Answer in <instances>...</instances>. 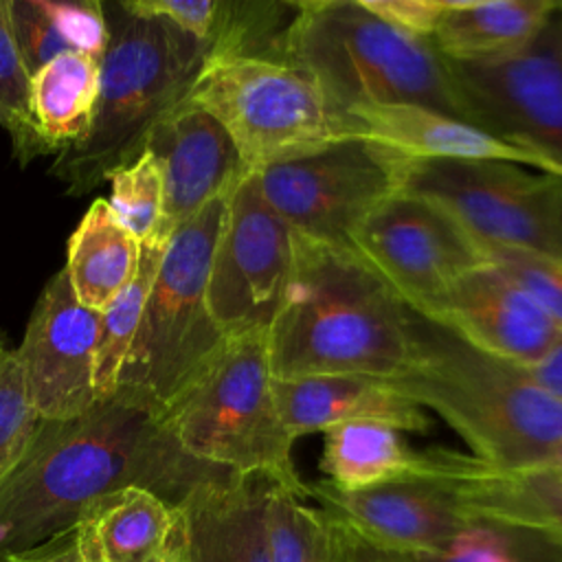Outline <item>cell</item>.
<instances>
[{"label":"cell","mask_w":562,"mask_h":562,"mask_svg":"<svg viewBox=\"0 0 562 562\" xmlns=\"http://www.w3.org/2000/svg\"><path fill=\"white\" fill-rule=\"evenodd\" d=\"M349 248L419 314L485 263L481 244L441 204L402 189L364 220Z\"/></svg>","instance_id":"7c38bea8"},{"label":"cell","mask_w":562,"mask_h":562,"mask_svg":"<svg viewBox=\"0 0 562 562\" xmlns=\"http://www.w3.org/2000/svg\"><path fill=\"white\" fill-rule=\"evenodd\" d=\"M75 529L90 562H189L182 509L143 487L97 498Z\"/></svg>","instance_id":"44dd1931"},{"label":"cell","mask_w":562,"mask_h":562,"mask_svg":"<svg viewBox=\"0 0 562 562\" xmlns=\"http://www.w3.org/2000/svg\"><path fill=\"white\" fill-rule=\"evenodd\" d=\"M0 562H90V560L81 549L77 529L70 527L35 547L9 553L0 558Z\"/></svg>","instance_id":"8d00e7d4"},{"label":"cell","mask_w":562,"mask_h":562,"mask_svg":"<svg viewBox=\"0 0 562 562\" xmlns=\"http://www.w3.org/2000/svg\"><path fill=\"white\" fill-rule=\"evenodd\" d=\"M226 200L209 202L169 237L116 391L165 411L226 340L209 310V274Z\"/></svg>","instance_id":"52a82bcc"},{"label":"cell","mask_w":562,"mask_h":562,"mask_svg":"<svg viewBox=\"0 0 562 562\" xmlns=\"http://www.w3.org/2000/svg\"><path fill=\"white\" fill-rule=\"evenodd\" d=\"M274 380L402 371L411 307L349 248L294 233V261L266 329Z\"/></svg>","instance_id":"7a4b0ae2"},{"label":"cell","mask_w":562,"mask_h":562,"mask_svg":"<svg viewBox=\"0 0 562 562\" xmlns=\"http://www.w3.org/2000/svg\"><path fill=\"white\" fill-rule=\"evenodd\" d=\"M419 476L443 483L476 516L518 522L562 540V474L547 468L505 470L448 448L419 450Z\"/></svg>","instance_id":"d6986e66"},{"label":"cell","mask_w":562,"mask_h":562,"mask_svg":"<svg viewBox=\"0 0 562 562\" xmlns=\"http://www.w3.org/2000/svg\"><path fill=\"white\" fill-rule=\"evenodd\" d=\"M345 132L369 138L408 162L492 160L562 178V171L542 156L509 145L463 119L419 103H386L353 110L345 116Z\"/></svg>","instance_id":"ac0fdd59"},{"label":"cell","mask_w":562,"mask_h":562,"mask_svg":"<svg viewBox=\"0 0 562 562\" xmlns=\"http://www.w3.org/2000/svg\"><path fill=\"white\" fill-rule=\"evenodd\" d=\"M443 419L472 457L505 470L538 468L562 441V402L531 373L411 310V349L386 380Z\"/></svg>","instance_id":"3957f363"},{"label":"cell","mask_w":562,"mask_h":562,"mask_svg":"<svg viewBox=\"0 0 562 562\" xmlns=\"http://www.w3.org/2000/svg\"><path fill=\"white\" fill-rule=\"evenodd\" d=\"M103 9L110 37L92 121L50 167L70 195L97 189L112 171L134 162L149 132L182 103L206 59V44L167 20L134 15L121 0Z\"/></svg>","instance_id":"277c9868"},{"label":"cell","mask_w":562,"mask_h":562,"mask_svg":"<svg viewBox=\"0 0 562 562\" xmlns=\"http://www.w3.org/2000/svg\"><path fill=\"white\" fill-rule=\"evenodd\" d=\"M167 244H140V261L132 281L101 312L97 358H94V393L97 400H108L116 393L121 367L134 345L143 312L158 274Z\"/></svg>","instance_id":"83f0119b"},{"label":"cell","mask_w":562,"mask_h":562,"mask_svg":"<svg viewBox=\"0 0 562 562\" xmlns=\"http://www.w3.org/2000/svg\"><path fill=\"white\" fill-rule=\"evenodd\" d=\"M349 562H408V558L404 553L382 549L349 529Z\"/></svg>","instance_id":"f35d334b"},{"label":"cell","mask_w":562,"mask_h":562,"mask_svg":"<svg viewBox=\"0 0 562 562\" xmlns=\"http://www.w3.org/2000/svg\"><path fill=\"white\" fill-rule=\"evenodd\" d=\"M283 64L318 88L342 125L349 112L386 103H419L457 116L446 64L430 40L386 24L360 0L299 2Z\"/></svg>","instance_id":"5b68a950"},{"label":"cell","mask_w":562,"mask_h":562,"mask_svg":"<svg viewBox=\"0 0 562 562\" xmlns=\"http://www.w3.org/2000/svg\"><path fill=\"white\" fill-rule=\"evenodd\" d=\"M307 498L364 540L404 555L439 551L472 516L443 483L419 474L364 490L307 483Z\"/></svg>","instance_id":"9a60e30c"},{"label":"cell","mask_w":562,"mask_h":562,"mask_svg":"<svg viewBox=\"0 0 562 562\" xmlns=\"http://www.w3.org/2000/svg\"><path fill=\"white\" fill-rule=\"evenodd\" d=\"M404 158L353 134L255 171L266 202L303 237L351 246L356 231L402 189Z\"/></svg>","instance_id":"30bf717a"},{"label":"cell","mask_w":562,"mask_h":562,"mask_svg":"<svg viewBox=\"0 0 562 562\" xmlns=\"http://www.w3.org/2000/svg\"><path fill=\"white\" fill-rule=\"evenodd\" d=\"M274 395L285 428L294 439L325 432L349 422H382L402 432H428L430 415L371 375H314L274 380Z\"/></svg>","instance_id":"ffe728a7"},{"label":"cell","mask_w":562,"mask_h":562,"mask_svg":"<svg viewBox=\"0 0 562 562\" xmlns=\"http://www.w3.org/2000/svg\"><path fill=\"white\" fill-rule=\"evenodd\" d=\"M443 64L459 119L562 171V2H553L520 50L492 61Z\"/></svg>","instance_id":"8fae6325"},{"label":"cell","mask_w":562,"mask_h":562,"mask_svg":"<svg viewBox=\"0 0 562 562\" xmlns=\"http://www.w3.org/2000/svg\"><path fill=\"white\" fill-rule=\"evenodd\" d=\"M483 252L487 263L512 279L562 329V263L509 248H483Z\"/></svg>","instance_id":"836d02e7"},{"label":"cell","mask_w":562,"mask_h":562,"mask_svg":"<svg viewBox=\"0 0 562 562\" xmlns=\"http://www.w3.org/2000/svg\"><path fill=\"white\" fill-rule=\"evenodd\" d=\"M406 558L408 562H562V540L518 522L472 514L446 547Z\"/></svg>","instance_id":"f1b7e54d"},{"label":"cell","mask_w":562,"mask_h":562,"mask_svg":"<svg viewBox=\"0 0 562 562\" xmlns=\"http://www.w3.org/2000/svg\"><path fill=\"white\" fill-rule=\"evenodd\" d=\"M538 468H547V470H553V472L562 474V441L551 450V454H549V457L544 459V463L538 465Z\"/></svg>","instance_id":"ab89813d"},{"label":"cell","mask_w":562,"mask_h":562,"mask_svg":"<svg viewBox=\"0 0 562 562\" xmlns=\"http://www.w3.org/2000/svg\"><path fill=\"white\" fill-rule=\"evenodd\" d=\"M430 44L446 61L474 64L520 50L553 9L551 0H443Z\"/></svg>","instance_id":"603a6c76"},{"label":"cell","mask_w":562,"mask_h":562,"mask_svg":"<svg viewBox=\"0 0 562 562\" xmlns=\"http://www.w3.org/2000/svg\"><path fill=\"white\" fill-rule=\"evenodd\" d=\"M0 125L9 132L13 154L22 165L37 156L57 154L37 130L31 112V75L13 37L7 0H0Z\"/></svg>","instance_id":"4dcf8cb0"},{"label":"cell","mask_w":562,"mask_h":562,"mask_svg":"<svg viewBox=\"0 0 562 562\" xmlns=\"http://www.w3.org/2000/svg\"><path fill=\"white\" fill-rule=\"evenodd\" d=\"M402 191L441 204L483 248L562 263V178L512 162H404Z\"/></svg>","instance_id":"9c48e42d"},{"label":"cell","mask_w":562,"mask_h":562,"mask_svg":"<svg viewBox=\"0 0 562 562\" xmlns=\"http://www.w3.org/2000/svg\"><path fill=\"white\" fill-rule=\"evenodd\" d=\"M7 351H9V347H7V342H4V336L0 334V362H2V358H4Z\"/></svg>","instance_id":"60d3db41"},{"label":"cell","mask_w":562,"mask_h":562,"mask_svg":"<svg viewBox=\"0 0 562 562\" xmlns=\"http://www.w3.org/2000/svg\"><path fill=\"white\" fill-rule=\"evenodd\" d=\"M180 105L211 114L250 173L347 134L342 119L303 72L270 59H204Z\"/></svg>","instance_id":"ba28073f"},{"label":"cell","mask_w":562,"mask_h":562,"mask_svg":"<svg viewBox=\"0 0 562 562\" xmlns=\"http://www.w3.org/2000/svg\"><path fill=\"white\" fill-rule=\"evenodd\" d=\"M266 476L224 472L195 487L178 507L189 562H272L266 538Z\"/></svg>","instance_id":"7402d4cb"},{"label":"cell","mask_w":562,"mask_h":562,"mask_svg":"<svg viewBox=\"0 0 562 562\" xmlns=\"http://www.w3.org/2000/svg\"><path fill=\"white\" fill-rule=\"evenodd\" d=\"M422 316L525 369L538 364L562 338V329L487 261L463 274Z\"/></svg>","instance_id":"2e32d148"},{"label":"cell","mask_w":562,"mask_h":562,"mask_svg":"<svg viewBox=\"0 0 562 562\" xmlns=\"http://www.w3.org/2000/svg\"><path fill=\"white\" fill-rule=\"evenodd\" d=\"M42 419L31 408L15 349L0 362V485L22 461Z\"/></svg>","instance_id":"d6a6232c"},{"label":"cell","mask_w":562,"mask_h":562,"mask_svg":"<svg viewBox=\"0 0 562 562\" xmlns=\"http://www.w3.org/2000/svg\"><path fill=\"white\" fill-rule=\"evenodd\" d=\"M263 518L272 562H349V529L274 481L266 487Z\"/></svg>","instance_id":"4316f807"},{"label":"cell","mask_w":562,"mask_h":562,"mask_svg":"<svg viewBox=\"0 0 562 562\" xmlns=\"http://www.w3.org/2000/svg\"><path fill=\"white\" fill-rule=\"evenodd\" d=\"M182 450L235 474H259L307 498L294 437L274 395L266 331L226 336L209 364L165 408Z\"/></svg>","instance_id":"8992f818"},{"label":"cell","mask_w":562,"mask_h":562,"mask_svg":"<svg viewBox=\"0 0 562 562\" xmlns=\"http://www.w3.org/2000/svg\"><path fill=\"white\" fill-rule=\"evenodd\" d=\"M292 261L294 231L248 173L228 193L209 274V310L224 336L268 329Z\"/></svg>","instance_id":"4fadbf2b"},{"label":"cell","mask_w":562,"mask_h":562,"mask_svg":"<svg viewBox=\"0 0 562 562\" xmlns=\"http://www.w3.org/2000/svg\"><path fill=\"white\" fill-rule=\"evenodd\" d=\"M162 167L165 206L156 241L167 244L173 231L209 202L228 195L250 171L228 132L204 110L178 105L147 136Z\"/></svg>","instance_id":"e0dca14e"},{"label":"cell","mask_w":562,"mask_h":562,"mask_svg":"<svg viewBox=\"0 0 562 562\" xmlns=\"http://www.w3.org/2000/svg\"><path fill=\"white\" fill-rule=\"evenodd\" d=\"M527 371L531 373L540 389H544L551 397L562 402V338L538 364L529 367Z\"/></svg>","instance_id":"74e56055"},{"label":"cell","mask_w":562,"mask_h":562,"mask_svg":"<svg viewBox=\"0 0 562 562\" xmlns=\"http://www.w3.org/2000/svg\"><path fill=\"white\" fill-rule=\"evenodd\" d=\"M108 180L112 187L108 204L116 220L138 239V244L156 241L165 206L160 160L149 149H143L134 162L112 171Z\"/></svg>","instance_id":"1f68e13d"},{"label":"cell","mask_w":562,"mask_h":562,"mask_svg":"<svg viewBox=\"0 0 562 562\" xmlns=\"http://www.w3.org/2000/svg\"><path fill=\"white\" fill-rule=\"evenodd\" d=\"M138 261V239L116 220L105 198L94 200L68 239L64 272L77 301L103 312L132 281Z\"/></svg>","instance_id":"cb8c5ba5"},{"label":"cell","mask_w":562,"mask_h":562,"mask_svg":"<svg viewBox=\"0 0 562 562\" xmlns=\"http://www.w3.org/2000/svg\"><path fill=\"white\" fill-rule=\"evenodd\" d=\"M360 2L367 11H371L386 24L422 40H430L446 7L443 0H360Z\"/></svg>","instance_id":"d590c367"},{"label":"cell","mask_w":562,"mask_h":562,"mask_svg":"<svg viewBox=\"0 0 562 562\" xmlns=\"http://www.w3.org/2000/svg\"><path fill=\"white\" fill-rule=\"evenodd\" d=\"M296 9L299 2L283 0H220L206 59L252 57L283 64V44Z\"/></svg>","instance_id":"f546056e"},{"label":"cell","mask_w":562,"mask_h":562,"mask_svg":"<svg viewBox=\"0 0 562 562\" xmlns=\"http://www.w3.org/2000/svg\"><path fill=\"white\" fill-rule=\"evenodd\" d=\"M121 4L140 18L167 20L202 44L209 42L220 11V0H121Z\"/></svg>","instance_id":"e575fe53"},{"label":"cell","mask_w":562,"mask_h":562,"mask_svg":"<svg viewBox=\"0 0 562 562\" xmlns=\"http://www.w3.org/2000/svg\"><path fill=\"white\" fill-rule=\"evenodd\" d=\"M224 472L182 450L160 406L116 391L83 415L42 419L0 485V558L75 527L81 512L110 492L143 487L178 507Z\"/></svg>","instance_id":"6da1fadb"},{"label":"cell","mask_w":562,"mask_h":562,"mask_svg":"<svg viewBox=\"0 0 562 562\" xmlns=\"http://www.w3.org/2000/svg\"><path fill=\"white\" fill-rule=\"evenodd\" d=\"M99 327L101 312L77 301L64 270L53 274L15 349L26 400L40 419H70L97 404Z\"/></svg>","instance_id":"5bb4252c"},{"label":"cell","mask_w":562,"mask_h":562,"mask_svg":"<svg viewBox=\"0 0 562 562\" xmlns=\"http://www.w3.org/2000/svg\"><path fill=\"white\" fill-rule=\"evenodd\" d=\"M323 435L321 470L338 490H364L417 472L419 450L389 424L349 422Z\"/></svg>","instance_id":"d4e9b609"},{"label":"cell","mask_w":562,"mask_h":562,"mask_svg":"<svg viewBox=\"0 0 562 562\" xmlns=\"http://www.w3.org/2000/svg\"><path fill=\"white\" fill-rule=\"evenodd\" d=\"M99 59L64 53L31 77L35 125L57 154L88 130L99 97Z\"/></svg>","instance_id":"484cf974"}]
</instances>
